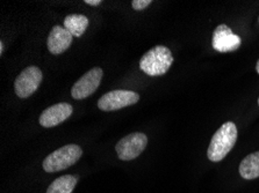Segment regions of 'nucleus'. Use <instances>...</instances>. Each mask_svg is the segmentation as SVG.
<instances>
[{
    "instance_id": "8",
    "label": "nucleus",
    "mask_w": 259,
    "mask_h": 193,
    "mask_svg": "<svg viewBox=\"0 0 259 193\" xmlns=\"http://www.w3.org/2000/svg\"><path fill=\"white\" fill-rule=\"evenodd\" d=\"M211 44L214 50L219 52H231L241 46L242 39L238 35H235L227 25H220L214 30Z\"/></svg>"
},
{
    "instance_id": "17",
    "label": "nucleus",
    "mask_w": 259,
    "mask_h": 193,
    "mask_svg": "<svg viewBox=\"0 0 259 193\" xmlns=\"http://www.w3.org/2000/svg\"><path fill=\"white\" fill-rule=\"evenodd\" d=\"M256 71H257V73L259 74V59H258V61H257V65H256Z\"/></svg>"
},
{
    "instance_id": "9",
    "label": "nucleus",
    "mask_w": 259,
    "mask_h": 193,
    "mask_svg": "<svg viewBox=\"0 0 259 193\" xmlns=\"http://www.w3.org/2000/svg\"><path fill=\"white\" fill-rule=\"evenodd\" d=\"M73 108L69 103H57L47 108L40 116V124L43 127H54L65 121L72 115Z\"/></svg>"
},
{
    "instance_id": "18",
    "label": "nucleus",
    "mask_w": 259,
    "mask_h": 193,
    "mask_svg": "<svg viewBox=\"0 0 259 193\" xmlns=\"http://www.w3.org/2000/svg\"><path fill=\"white\" fill-rule=\"evenodd\" d=\"M258 105H259V98H258Z\"/></svg>"
},
{
    "instance_id": "12",
    "label": "nucleus",
    "mask_w": 259,
    "mask_h": 193,
    "mask_svg": "<svg viewBox=\"0 0 259 193\" xmlns=\"http://www.w3.org/2000/svg\"><path fill=\"white\" fill-rule=\"evenodd\" d=\"M239 175L244 179H256L259 177V152H254L243 159L239 164Z\"/></svg>"
},
{
    "instance_id": "5",
    "label": "nucleus",
    "mask_w": 259,
    "mask_h": 193,
    "mask_svg": "<svg viewBox=\"0 0 259 193\" xmlns=\"http://www.w3.org/2000/svg\"><path fill=\"white\" fill-rule=\"evenodd\" d=\"M140 101V95L132 90H112L105 94L98 101V106L103 111H115L125 106L133 105Z\"/></svg>"
},
{
    "instance_id": "16",
    "label": "nucleus",
    "mask_w": 259,
    "mask_h": 193,
    "mask_svg": "<svg viewBox=\"0 0 259 193\" xmlns=\"http://www.w3.org/2000/svg\"><path fill=\"white\" fill-rule=\"evenodd\" d=\"M3 52H4V43L0 42V53L3 54Z\"/></svg>"
},
{
    "instance_id": "7",
    "label": "nucleus",
    "mask_w": 259,
    "mask_h": 193,
    "mask_svg": "<svg viewBox=\"0 0 259 193\" xmlns=\"http://www.w3.org/2000/svg\"><path fill=\"white\" fill-rule=\"evenodd\" d=\"M104 72L100 68H94L86 72L76 84L73 85L71 95L74 100H83L96 92L100 86L101 79H103Z\"/></svg>"
},
{
    "instance_id": "13",
    "label": "nucleus",
    "mask_w": 259,
    "mask_h": 193,
    "mask_svg": "<svg viewBox=\"0 0 259 193\" xmlns=\"http://www.w3.org/2000/svg\"><path fill=\"white\" fill-rule=\"evenodd\" d=\"M78 182V177L72 175H65L55 179L50 184L47 193H72Z\"/></svg>"
},
{
    "instance_id": "10",
    "label": "nucleus",
    "mask_w": 259,
    "mask_h": 193,
    "mask_svg": "<svg viewBox=\"0 0 259 193\" xmlns=\"http://www.w3.org/2000/svg\"><path fill=\"white\" fill-rule=\"evenodd\" d=\"M72 35L62 26L53 27L48 37V49L50 53L61 54L72 44Z\"/></svg>"
},
{
    "instance_id": "11",
    "label": "nucleus",
    "mask_w": 259,
    "mask_h": 193,
    "mask_svg": "<svg viewBox=\"0 0 259 193\" xmlns=\"http://www.w3.org/2000/svg\"><path fill=\"white\" fill-rule=\"evenodd\" d=\"M63 27L72 35L73 37H80L88 29L89 19L83 14H70L64 19Z\"/></svg>"
},
{
    "instance_id": "3",
    "label": "nucleus",
    "mask_w": 259,
    "mask_h": 193,
    "mask_svg": "<svg viewBox=\"0 0 259 193\" xmlns=\"http://www.w3.org/2000/svg\"><path fill=\"white\" fill-rule=\"evenodd\" d=\"M83 155V151L78 145H66L56 149L43 161V169L47 172L65 170L77 162Z\"/></svg>"
},
{
    "instance_id": "14",
    "label": "nucleus",
    "mask_w": 259,
    "mask_h": 193,
    "mask_svg": "<svg viewBox=\"0 0 259 193\" xmlns=\"http://www.w3.org/2000/svg\"><path fill=\"white\" fill-rule=\"evenodd\" d=\"M150 4H152L151 0H134V2H132V6L135 11H142L147 9Z\"/></svg>"
},
{
    "instance_id": "1",
    "label": "nucleus",
    "mask_w": 259,
    "mask_h": 193,
    "mask_svg": "<svg viewBox=\"0 0 259 193\" xmlns=\"http://www.w3.org/2000/svg\"><path fill=\"white\" fill-rule=\"evenodd\" d=\"M237 140V127L233 121H227L210 140L207 155L211 162H220L229 154Z\"/></svg>"
},
{
    "instance_id": "2",
    "label": "nucleus",
    "mask_w": 259,
    "mask_h": 193,
    "mask_svg": "<svg viewBox=\"0 0 259 193\" xmlns=\"http://www.w3.org/2000/svg\"><path fill=\"white\" fill-rule=\"evenodd\" d=\"M174 62L171 50L163 45H156L143 54L140 60V69L150 77H159L165 74Z\"/></svg>"
},
{
    "instance_id": "15",
    "label": "nucleus",
    "mask_w": 259,
    "mask_h": 193,
    "mask_svg": "<svg viewBox=\"0 0 259 193\" xmlns=\"http://www.w3.org/2000/svg\"><path fill=\"white\" fill-rule=\"evenodd\" d=\"M84 3L88 4V5H91V6H98L101 4V0H85Z\"/></svg>"
},
{
    "instance_id": "6",
    "label": "nucleus",
    "mask_w": 259,
    "mask_h": 193,
    "mask_svg": "<svg viewBox=\"0 0 259 193\" xmlns=\"http://www.w3.org/2000/svg\"><path fill=\"white\" fill-rule=\"evenodd\" d=\"M42 71L36 66H29L19 74L14 81V90L17 96L27 98L36 92L42 81Z\"/></svg>"
},
{
    "instance_id": "4",
    "label": "nucleus",
    "mask_w": 259,
    "mask_h": 193,
    "mask_svg": "<svg viewBox=\"0 0 259 193\" xmlns=\"http://www.w3.org/2000/svg\"><path fill=\"white\" fill-rule=\"evenodd\" d=\"M148 145V138L144 133L135 132L122 138L115 146L120 160L132 161L142 154Z\"/></svg>"
}]
</instances>
